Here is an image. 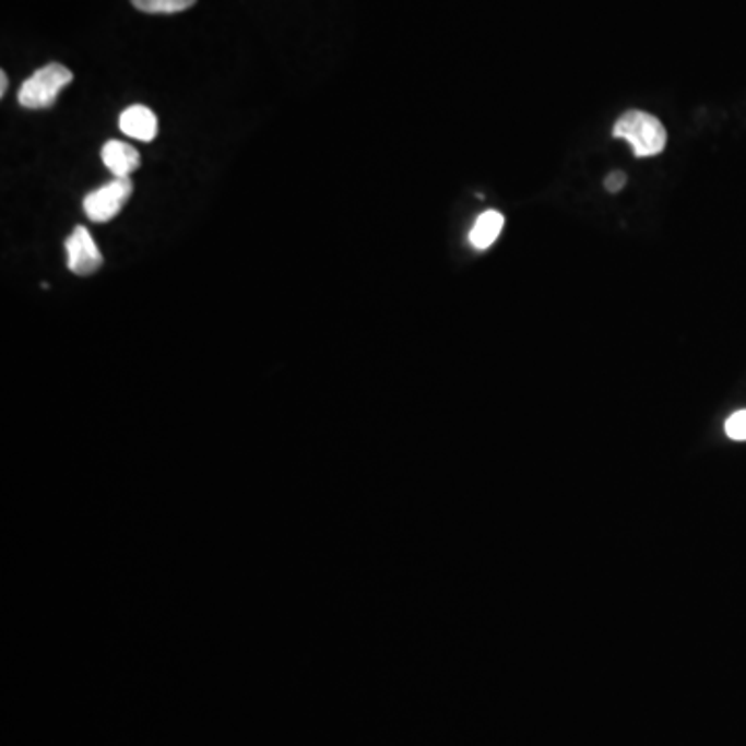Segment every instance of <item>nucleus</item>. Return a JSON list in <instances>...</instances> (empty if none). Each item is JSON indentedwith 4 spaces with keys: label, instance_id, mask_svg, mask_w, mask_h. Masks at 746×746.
<instances>
[{
    "label": "nucleus",
    "instance_id": "f257e3e1",
    "mask_svg": "<svg viewBox=\"0 0 746 746\" xmlns=\"http://www.w3.org/2000/svg\"><path fill=\"white\" fill-rule=\"evenodd\" d=\"M614 138L632 145L639 158L655 156L666 147L667 133L662 121L643 110H628L614 125Z\"/></svg>",
    "mask_w": 746,
    "mask_h": 746
},
{
    "label": "nucleus",
    "instance_id": "f03ea898",
    "mask_svg": "<svg viewBox=\"0 0 746 746\" xmlns=\"http://www.w3.org/2000/svg\"><path fill=\"white\" fill-rule=\"evenodd\" d=\"M71 81H73V73L67 67H62L59 62H50L38 69L21 85L20 104L29 110L50 108L59 98L62 87H67Z\"/></svg>",
    "mask_w": 746,
    "mask_h": 746
},
{
    "label": "nucleus",
    "instance_id": "7ed1b4c3",
    "mask_svg": "<svg viewBox=\"0 0 746 746\" xmlns=\"http://www.w3.org/2000/svg\"><path fill=\"white\" fill-rule=\"evenodd\" d=\"M133 193V182L129 177H115L108 185L92 191L83 200V210L90 221L94 223H108L117 218V214L129 202Z\"/></svg>",
    "mask_w": 746,
    "mask_h": 746
},
{
    "label": "nucleus",
    "instance_id": "20e7f679",
    "mask_svg": "<svg viewBox=\"0 0 746 746\" xmlns=\"http://www.w3.org/2000/svg\"><path fill=\"white\" fill-rule=\"evenodd\" d=\"M67 256H69V270L78 276H90L102 268L100 249L92 239L90 230L85 226H78L71 237L64 242Z\"/></svg>",
    "mask_w": 746,
    "mask_h": 746
},
{
    "label": "nucleus",
    "instance_id": "39448f33",
    "mask_svg": "<svg viewBox=\"0 0 746 746\" xmlns=\"http://www.w3.org/2000/svg\"><path fill=\"white\" fill-rule=\"evenodd\" d=\"M121 131L125 135L140 140V142H152L158 135V119L156 115L142 104L129 106L121 115Z\"/></svg>",
    "mask_w": 746,
    "mask_h": 746
},
{
    "label": "nucleus",
    "instance_id": "423d86ee",
    "mask_svg": "<svg viewBox=\"0 0 746 746\" xmlns=\"http://www.w3.org/2000/svg\"><path fill=\"white\" fill-rule=\"evenodd\" d=\"M102 161L115 177H129L133 170L140 168L142 156L129 143L113 140V142L104 143Z\"/></svg>",
    "mask_w": 746,
    "mask_h": 746
},
{
    "label": "nucleus",
    "instance_id": "0eeeda50",
    "mask_svg": "<svg viewBox=\"0 0 746 746\" xmlns=\"http://www.w3.org/2000/svg\"><path fill=\"white\" fill-rule=\"evenodd\" d=\"M502 228H505V216L496 210H487L473 224L469 233V241L475 249H487L500 237Z\"/></svg>",
    "mask_w": 746,
    "mask_h": 746
},
{
    "label": "nucleus",
    "instance_id": "6e6552de",
    "mask_svg": "<svg viewBox=\"0 0 746 746\" xmlns=\"http://www.w3.org/2000/svg\"><path fill=\"white\" fill-rule=\"evenodd\" d=\"M135 9H140L143 13H152V15H170V13H181L191 9L198 0H131Z\"/></svg>",
    "mask_w": 746,
    "mask_h": 746
},
{
    "label": "nucleus",
    "instance_id": "1a4fd4ad",
    "mask_svg": "<svg viewBox=\"0 0 746 746\" xmlns=\"http://www.w3.org/2000/svg\"><path fill=\"white\" fill-rule=\"evenodd\" d=\"M726 434L732 440H746V411H736L727 419Z\"/></svg>",
    "mask_w": 746,
    "mask_h": 746
},
{
    "label": "nucleus",
    "instance_id": "9d476101",
    "mask_svg": "<svg viewBox=\"0 0 746 746\" xmlns=\"http://www.w3.org/2000/svg\"><path fill=\"white\" fill-rule=\"evenodd\" d=\"M626 185V175L625 173H620V170H614L612 175H607L605 177V189L609 191V193H618V191H623L625 189Z\"/></svg>",
    "mask_w": 746,
    "mask_h": 746
},
{
    "label": "nucleus",
    "instance_id": "9b49d317",
    "mask_svg": "<svg viewBox=\"0 0 746 746\" xmlns=\"http://www.w3.org/2000/svg\"><path fill=\"white\" fill-rule=\"evenodd\" d=\"M7 87H9V78H7V73L2 71V73H0V96L7 94Z\"/></svg>",
    "mask_w": 746,
    "mask_h": 746
}]
</instances>
